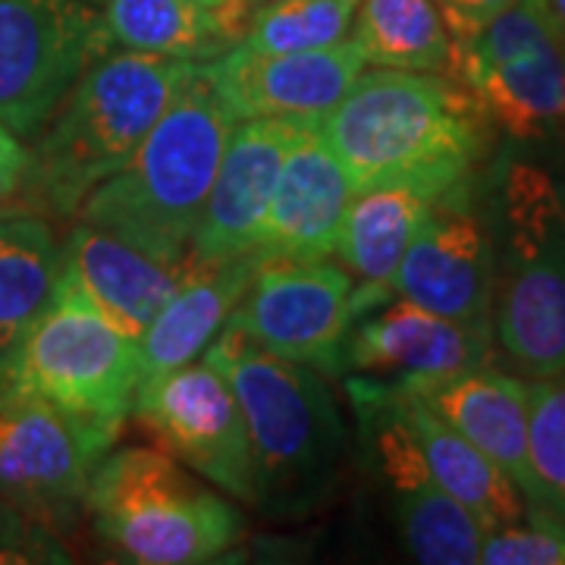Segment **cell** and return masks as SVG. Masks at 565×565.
<instances>
[{
    "label": "cell",
    "instance_id": "cell-1",
    "mask_svg": "<svg viewBox=\"0 0 565 565\" xmlns=\"http://www.w3.org/2000/svg\"><path fill=\"white\" fill-rule=\"evenodd\" d=\"M487 122L481 104L452 76L384 66L362 70L318 117L352 195L386 185L440 195L481 163Z\"/></svg>",
    "mask_w": 565,
    "mask_h": 565
},
{
    "label": "cell",
    "instance_id": "cell-2",
    "mask_svg": "<svg viewBox=\"0 0 565 565\" xmlns=\"http://www.w3.org/2000/svg\"><path fill=\"white\" fill-rule=\"evenodd\" d=\"M204 362L221 371L243 408L255 505L292 522L330 503L349 434L321 371L267 352L236 321L223 323Z\"/></svg>",
    "mask_w": 565,
    "mask_h": 565
},
{
    "label": "cell",
    "instance_id": "cell-3",
    "mask_svg": "<svg viewBox=\"0 0 565 565\" xmlns=\"http://www.w3.org/2000/svg\"><path fill=\"white\" fill-rule=\"evenodd\" d=\"M236 117L199 63L139 151L82 202V223L141 252L182 262L202 221Z\"/></svg>",
    "mask_w": 565,
    "mask_h": 565
},
{
    "label": "cell",
    "instance_id": "cell-4",
    "mask_svg": "<svg viewBox=\"0 0 565 565\" xmlns=\"http://www.w3.org/2000/svg\"><path fill=\"white\" fill-rule=\"evenodd\" d=\"M493 340L534 381L565 371V182L505 158L490 182Z\"/></svg>",
    "mask_w": 565,
    "mask_h": 565
},
{
    "label": "cell",
    "instance_id": "cell-5",
    "mask_svg": "<svg viewBox=\"0 0 565 565\" xmlns=\"http://www.w3.org/2000/svg\"><path fill=\"white\" fill-rule=\"evenodd\" d=\"M199 63L120 51L104 54L66 92L32 151L29 199L79 214L92 189L129 161Z\"/></svg>",
    "mask_w": 565,
    "mask_h": 565
},
{
    "label": "cell",
    "instance_id": "cell-6",
    "mask_svg": "<svg viewBox=\"0 0 565 565\" xmlns=\"http://www.w3.org/2000/svg\"><path fill=\"white\" fill-rule=\"evenodd\" d=\"M85 509L104 544L141 565H204L245 537V519L170 452L126 446L92 475Z\"/></svg>",
    "mask_w": 565,
    "mask_h": 565
},
{
    "label": "cell",
    "instance_id": "cell-7",
    "mask_svg": "<svg viewBox=\"0 0 565 565\" xmlns=\"http://www.w3.org/2000/svg\"><path fill=\"white\" fill-rule=\"evenodd\" d=\"M141 384L136 340L61 274L51 305L22 337L0 386H17L85 418L122 424Z\"/></svg>",
    "mask_w": 565,
    "mask_h": 565
},
{
    "label": "cell",
    "instance_id": "cell-8",
    "mask_svg": "<svg viewBox=\"0 0 565 565\" xmlns=\"http://www.w3.org/2000/svg\"><path fill=\"white\" fill-rule=\"evenodd\" d=\"M345 396L355 408L364 456L384 487L405 553L424 565L481 563L484 525L430 475L405 422L396 381L345 377Z\"/></svg>",
    "mask_w": 565,
    "mask_h": 565
},
{
    "label": "cell",
    "instance_id": "cell-9",
    "mask_svg": "<svg viewBox=\"0 0 565 565\" xmlns=\"http://www.w3.org/2000/svg\"><path fill=\"white\" fill-rule=\"evenodd\" d=\"M449 76L515 139L565 132V35L544 0H515L475 35L452 41Z\"/></svg>",
    "mask_w": 565,
    "mask_h": 565
},
{
    "label": "cell",
    "instance_id": "cell-10",
    "mask_svg": "<svg viewBox=\"0 0 565 565\" xmlns=\"http://www.w3.org/2000/svg\"><path fill=\"white\" fill-rule=\"evenodd\" d=\"M122 424L0 386V497L41 525L73 519Z\"/></svg>",
    "mask_w": 565,
    "mask_h": 565
},
{
    "label": "cell",
    "instance_id": "cell-11",
    "mask_svg": "<svg viewBox=\"0 0 565 565\" xmlns=\"http://www.w3.org/2000/svg\"><path fill=\"white\" fill-rule=\"evenodd\" d=\"M393 289L352 280L343 264L323 258H264L239 308L230 315L255 343L337 374L345 333L364 311L377 308Z\"/></svg>",
    "mask_w": 565,
    "mask_h": 565
},
{
    "label": "cell",
    "instance_id": "cell-12",
    "mask_svg": "<svg viewBox=\"0 0 565 565\" xmlns=\"http://www.w3.org/2000/svg\"><path fill=\"white\" fill-rule=\"evenodd\" d=\"M107 51L104 20L79 0H0V126L39 136Z\"/></svg>",
    "mask_w": 565,
    "mask_h": 565
},
{
    "label": "cell",
    "instance_id": "cell-13",
    "mask_svg": "<svg viewBox=\"0 0 565 565\" xmlns=\"http://www.w3.org/2000/svg\"><path fill=\"white\" fill-rule=\"evenodd\" d=\"M393 296L493 337V236L475 173L430 202L393 274Z\"/></svg>",
    "mask_w": 565,
    "mask_h": 565
},
{
    "label": "cell",
    "instance_id": "cell-14",
    "mask_svg": "<svg viewBox=\"0 0 565 565\" xmlns=\"http://www.w3.org/2000/svg\"><path fill=\"white\" fill-rule=\"evenodd\" d=\"M132 412L163 452L226 497L255 505L243 408L217 367L189 362L141 381Z\"/></svg>",
    "mask_w": 565,
    "mask_h": 565
},
{
    "label": "cell",
    "instance_id": "cell-15",
    "mask_svg": "<svg viewBox=\"0 0 565 565\" xmlns=\"http://www.w3.org/2000/svg\"><path fill=\"white\" fill-rule=\"evenodd\" d=\"M204 76L226 110L239 120L255 117H323L362 76L364 61L349 39L315 51L264 54L233 44L202 63Z\"/></svg>",
    "mask_w": 565,
    "mask_h": 565
},
{
    "label": "cell",
    "instance_id": "cell-16",
    "mask_svg": "<svg viewBox=\"0 0 565 565\" xmlns=\"http://www.w3.org/2000/svg\"><path fill=\"white\" fill-rule=\"evenodd\" d=\"M299 122V117H255L233 126L185 258L207 264L258 252L264 217Z\"/></svg>",
    "mask_w": 565,
    "mask_h": 565
},
{
    "label": "cell",
    "instance_id": "cell-17",
    "mask_svg": "<svg viewBox=\"0 0 565 565\" xmlns=\"http://www.w3.org/2000/svg\"><path fill=\"white\" fill-rule=\"evenodd\" d=\"M481 364H493L490 333L434 315L403 296L393 302L390 296L349 327L337 377L364 374L384 381H434Z\"/></svg>",
    "mask_w": 565,
    "mask_h": 565
},
{
    "label": "cell",
    "instance_id": "cell-18",
    "mask_svg": "<svg viewBox=\"0 0 565 565\" xmlns=\"http://www.w3.org/2000/svg\"><path fill=\"white\" fill-rule=\"evenodd\" d=\"M352 189L343 163L330 151L318 117L299 122L286 151L280 180L267 207L262 258H327L337 245Z\"/></svg>",
    "mask_w": 565,
    "mask_h": 565
},
{
    "label": "cell",
    "instance_id": "cell-19",
    "mask_svg": "<svg viewBox=\"0 0 565 565\" xmlns=\"http://www.w3.org/2000/svg\"><path fill=\"white\" fill-rule=\"evenodd\" d=\"M430 405L468 444L503 468L531 503L534 478L527 462V381L493 364L456 371L434 381H396Z\"/></svg>",
    "mask_w": 565,
    "mask_h": 565
},
{
    "label": "cell",
    "instance_id": "cell-20",
    "mask_svg": "<svg viewBox=\"0 0 565 565\" xmlns=\"http://www.w3.org/2000/svg\"><path fill=\"white\" fill-rule=\"evenodd\" d=\"M61 274L120 333L139 340L185 280V258L163 262L136 245L114 239L110 233L79 223L63 245Z\"/></svg>",
    "mask_w": 565,
    "mask_h": 565
},
{
    "label": "cell",
    "instance_id": "cell-21",
    "mask_svg": "<svg viewBox=\"0 0 565 565\" xmlns=\"http://www.w3.org/2000/svg\"><path fill=\"white\" fill-rule=\"evenodd\" d=\"M262 262V252L207 264L185 258V280L136 340L141 381L195 362L239 308Z\"/></svg>",
    "mask_w": 565,
    "mask_h": 565
},
{
    "label": "cell",
    "instance_id": "cell-22",
    "mask_svg": "<svg viewBox=\"0 0 565 565\" xmlns=\"http://www.w3.org/2000/svg\"><path fill=\"white\" fill-rule=\"evenodd\" d=\"M248 0L207 10L195 0H110L104 32L110 47L207 63L239 44L248 29Z\"/></svg>",
    "mask_w": 565,
    "mask_h": 565
},
{
    "label": "cell",
    "instance_id": "cell-23",
    "mask_svg": "<svg viewBox=\"0 0 565 565\" xmlns=\"http://www.w3.org/2000/svg\"><path fill=\"white\" fill-rule=\"evenodd\" d=\"M399 403L430 475L456 503H462L484 525V531L512 525L525 515V493L500 465L475 444H468L456 427H449L430 405H424L405 386H399Z\"/></svg>",
    "mask_w": 565,
    "mask_h": 565
},
{
    "label": "cell",
    "instance_id": "cell-24",
    "mask_svg": "<svg viewBox=\"0 0 565 565\" xmlns=\"http://www.w3.org/2000/svg\"><path fill=\"white\" fill-rule=\"evenodd\" d=\"M63 270V248L41 217H0V381L22 337L54 299Z\"/></svg>",
    "mask_w": 565,
    "mask_h": 565
},
{
    "label": "cell",
    "instance_id": "cell-25",
    "mask_svg": "<svg viewBox=\"0 0 565 565\" xmlns=\"http://www.w3.org/2000/svg\"><path fill=\"white\" fill-rule=\"evenodd\" d=\"M434 199L437 195L408 185H386L352 195L333 245L340 264L352 277H362V282L393 289V274Z\"/></svg>",
    "mask_w": 565,
    "mask_h": 565
},
{
    "label": "cell",
    "instance_id": "cell-26",
    "mask_svg": "<svg viewBox=\"0 0 565 565\" xmlns=\"http://www.w3.org/2000/svg\"><path fill=\"white\" fill-rule=\"evenodd\" d=\"M349 41L364 66L452 73V39L434 0H362Z\"/></svg>",
    "mask_w": 565,
    "mask_h": 565
},
{
    "label": "cell",
    "instance_id": "cell-27",
    "mask_svg": "<svg viewBox=\"0 0 565 565\" xmlns=\"http://www.w3.org/2000/svg\"><path fill=\"white\" fill-rule=\"evenodd\" d=\"M362 0H264L248 17L243 47L280 54L315 51L349 35Z\"/></svg>",
    "mask_w": 565,
    "mask_h": 565
},
{
    "label": "cell",
    "instance_id": "cell-28",
    "mask_svg": "<svg viewBox=\"0 0 565 565\" xmlns=\"http://www.w3.org/2000/svg\"><path fill=\"white\" fill-rule=\"evenodd\" d=\"M527 462L534 497L565 519V371L527 381Z\"/></svg>",
    "mask_w": 565,
    "mask_h": 565
},
{
    "label": "cell",
    "instance_id": "cell-29",
    "mask_svg": "<svg viewBox=\"0 0 565 565\" xmlns=\"http://www.w3.org/2000/svg\"><path fill=\"white\" fill-rule=\"evenodd\" d=\"M484 565H565V519L527 505L519 522L493 527L481 544Z\"/></svg>",
    "mask_w": 565,
    "mask_h": 565
},
{
    "label": "cell",
    "instance_id": "cell-30",
    "mask_svg": "<svg viewBox=\"0 0 565 565\" xmlns=\"http://www.w3.org/2000/svg\"><path fill=\"white\" fill-rule=\"evenodd\" d=\"M29 177H32V151L22 148L20 136L0 126V217L13 211L22 192H29Z\"/></svg>",
    "mask_w": 565,
    "mask_h": 565
},
{
    "label": "cell",
    "instance_id": "cell-31",
    "mask_svg": "<svg viewBox=\"0 0 565 565\" xmlns=\"http://www.w3.org/2000/svg\"><path fill=\"white\" fill-rule=\"evenodd\" d=\"M444 13L449 39L462 41L468 35H475L481 25L500 17L503 10H509L515 0H434Z\"/></svg>",
    "mask_w": 565,
    "mask_h": 565
},
{
    "label": "cell",
    "instance_id": "cell-32",
    "mask_svg": "<svg viewBox=\"0 0 565 565\" xmlns=\"http://www.w3.org/2000/svg\"><path fill=\"white\" fill-rule=\"evenodd\" d=\"M546 13L553 17V22L559 25V32L565 35V0H544Z\"/></svg>",
    "mask_w": 565,
    "mask_h": 565
},
{
    "label": "cell",
    "instance_id": "cell-33",
    "mask_svg": "<svg viewBox=\"0 0 565 565\" xmlns=\"http://www.w3.org/2000/svg\"><path fill=\"white\" fill-rule=\"evenodd\" d=\"M195 3H202L207 10H223V7H230V3H236V0H195Z\"/></svg>",
    "mask_w": 565,
    "mask_h": 565
},
{
    "label": "cell",
    "instance_id": "cell-34",
    "mask_svg": "<svg viewBox=\"0 0 565 565\" xmlns=\"http://www.w3.org/2000/svg\"><path fill=\"white\" fill-rule=\"evenodd\" d=\"M258 3H264V0H248V7H258Z\"/></svg>",
    "mask_w": 565,
    "mask_h": 565
}]
</instances>
